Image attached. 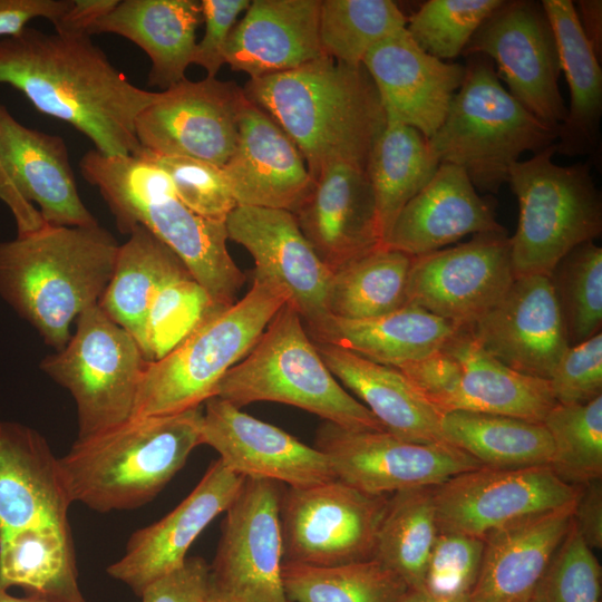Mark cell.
I'll return each mask as SVG.
<instances>
[{"instance_id":"obj_1","label":"cell","mask_w":602,"mask_h":602,"mask_svg":"<svg viewBox=\"0 0 602 602\" xmlns=\"http://www.w3.org/2000/svg\"><path fill=\"white\" fill-rule=\"evenodd\" d=\"M0 84L74 126L107 156L140 153L135 122L159 95L132 84L91 37L31 27L0 39Z\"/></svg>"},{"instance_id":"obj_2","label":"cell","mask_w":602,"mask_h":602,"mask_svg":"<svg viewBox=\"0 0 602 602\" xmlns=\"http://www.w3.org/2000/svg\"><path fill=\"white\" fill-rule=\"evenodd\" d=\"M243 90L294 142L313 181L333 163L366 167L387 122L366 68L328 56L250 79Z\"/></svg>"},{"instance_id":"obj_3","label":"cell","mask_w":602,"mask_h":602,"mask_svg":"<svg viewBox=\"0 0 602 602\" xmlns=\"http://www.w3.org/2000/svg\"><path fill=\"white\" fill-rule=\"evenodd\" d=\"M119 244L99 224L55 226L0 242V297L47 346L62 349L71 323L98 304Z\"/></svg>"},{"instance_id":"obj_4","label":"cell","mask_w":602,"mask_h":602,"mask_svg":"<svg viewBox=\"0 0 602 602\" xmlns=\"http://www.w3.org/2000/svg\"><path fill=\"white\" fill-rule=\"evenodd\" d=\"M79 168L98 188L122 232L144 226L181 259L216 307L235 302L245 278L227 251L225 223L184 205L164 169L142 152L107 156L95 148L81 157Z\"/></svg>"},{"instance_id":"obj_5","label":"cell","mask_w":602,"mask_h":602,"mask_svg":"<svg viewBox=\"0 0 602 602\" xmlns=\"http://www.w3.org/2000/svg\"><path fill=\"white\" fill-rule=\"evenodd\" d=\"M201 407L135 417L77 439L59 458L71 502L99 513L133 509L152 501L202 445Z\"/></svg>"},{"instance_id":"obj_6","label":"cell","mask_w":602,"mask_h":602,"mask_svg":"<svg viewBox=\"0 0 602 602\" xmlns=\"http://www.w3.org/2000/svg\"><path fill=\"white\" fill-rule=\"evenodd\" d=\"M466 58L463 82L428 144L440 164L459 166L476 190L495 194L520 156L553 145L557 130L507 91L489 58L479 54Z\"/></svg>"},{"instance_id":"obj_7","label":"cell","mask_w":602,"mask_h":602,"mask_svg":"<svg viewBox=\"0 0 602 602\" xmlns=\"http://www.w3.org/2000/svg\"><path fill=\"white\" fill-rule=\"evenodd\" d=\"M213 397L239 408L255 401L281 402L346 429L385 430L328 369L301 315L289 302L251 351L222 377Z\"/></svg>"},{"instance_id":"obj_8","label":"cell","mask_w":602,"mask_h":602,"mask_svg":"<svg viewBox=\"0 0 602 602\" xmlns=\"http://www.w3.org/2000/svg\"><path fill=\"white\" fill-rule=\"evenodd\" d=\"M252 276L242 299L211 313L172 351L146 363L132 418L183 412L213 397L222 377L251 351L289 302L281 287Z\"/></svg>"},{"instance_id":"obj_9","label":"cell","mask_w":602,"mask_h":602,"mask_svg":"<svg viewBox=\"0 0 602 602\" xmlns=\"http://www.w3.org/2000/svg\"><path fill=\"white\" fill-rule=\"evenodd\" d=\"M555 153L554 143L508 171L507 183L520 207L509 237L515 278L550 276L570 251L602 233L601 195L590 162L557 165Z\"/></svg>"},{"instance_id":"obj_10","label":"cell","mask_w":602,"mask_h":602,"mask_svg":"<svg viewBox=\"0 0 602 602\" xmlns=\"http://www.w3.org/2000/svg\"><path fill=\"white\" fill-rule=\"evenodd\" d=\"M147 362L133 336L95 304L79 314L75 333L40 369L72 396L77 439H85L133 417Z\"/></svg>"},{"instance_id":"obj_11","label":"cell","mask_w":602,"mask_h":602,"mask_svg":"<svg viewBox=\"0 0 602 602\" xmlns=\"http://www.w3.org/2000/svg\"><path fill=\"white\" fill-rule=\"evenodd\" d=\"M388 497L337 478L285 486L280 506L282 564L334 566L373 559Z\"/></svg>"},{"instance_id":"obj_12","label":"cell","mask_w":602,"mask_h":602,"mask_svg":"<svg viewBox=\"0 0 602 602\" xmlns=\"http://www.w3.org/2000/svg\"><path fill=\"white\" fill-rule=\"evenodd\" d=\"M484 55L508 93L559 130L567 107L559 89L561 65L553 29L538 1L504 0L479 26L463 56Z\"/></svg>"},{"instance_id":"obj_13","label":"cell","mask_w":602,"mask_h":602,"mask_svg":"<svg viewBox=\"0 0 602 602\" xmlns=\"http://www.w3.org/2000/svg\"><path fill=\"white\" fill-rule=\"evenodd\" d=\"M314 447L337 479L371 495L435 487L482 465L446 441L415 443L386 430H351L324 421Z\"/></svg>"},{"instance_id":"obj_14","label":"cell","mask_w":602,"mask_h":602,"mask_svg":"<svg viewBox=\"0 0 602 602\" xmlns=\"http://www.w3.org/2000/svg\"><path fill=\"white\" fill-rule=\"evenodd\" d=\"M285 485L245 477L226 508L210 565L211 586L244 602H288L282 584L280 506Z\"/></svg>"},{"instance_id":"obj_15","label":"cell","mask_w":602,"mask_h":602,"mask_svg":"<svg viewBox=\"0 0 602 602\" xmlns=\"http://www.w3.org/2000/svg\"><path fill=\"white\" fill-rule=\"evenodd\" d=\"M249 99L234 81L187 78L159 91L136 118L143 151L223 166L234 152L239 123Z\"/></svg>"},{"instance_id":"obj_16","label":"cell","mask_w":602,"mask_h":602,"mask_svg":"<svg viewBox=\"0 0 602 602\" xmlns=\"http://www.w3.org/2000/svg\"><path fill=\"white\" fill-rule=\"evenodd\" d=\"M439 533L484 540L515 520L572 506L581 486L562 480L550 467L480 466L434 487Z\"/></svg>"},{"instance_id":"obj_17","label":"cell","mask_w":602,"mask_h":602,"mask_svg":"<svg viewBox=\"0 0 602 602\" xmlns=\"http://www.w3.org/2000/svg\"><path fill=\"white\" fill-rule=\"evenodd\" d=\"M514 279L507 232L479 233L458 245L412 256L407 304L465 328L491 310Z\"/></svg>"},{"instance_id":"obj_18","label":"cell","mask_w":602,"mask_h":602,"mask_svg":"<svg viewBox=\"0 0 602 602\" xmlns=\"http://www.w3.org/2000/svg\"><path fill=\"white\" fill-rule=\"evenodd\" d=\"M227 237L249 251L252 275L281 287L307 330L329 315L332 272L319 259L290 211L237 205L225 221Z\"/></svg>"},{"instance_id":"obj_19","label":"cell","mask_w":602,"mask_h":602,"mask_svg":"<svg viewBox=\"0 0 602 602\" xmlns=\"http://www.w3.org/2000/svg\"><path fill=\"white\" fill-rule=\"evenodd\" d=\"M465 329L502 363L545 380L570 347L554 288L545 275L515 278L504 297Z\"/></svg>"},{"instance_id":"obj_20","label":"cell","mask_w":602,"mask_h":602,"mask_svg":"<svg viewBox=\"0 0 602 602\" xmlns=\"http://www.w3.org/2000/svg\"><path fill=\"white\" fill-rule=\"evenodd\" d=\"M204 406L202 445L215 449L233 473L291 487L336 479L327 457L314 446L219 397L208 398Z\"/></svg>"},{"instance_id":"obj_21","label":"cell","mask_w":602,"mask_h":602,"mask_svg":"<svg viewBox=\"0 0 602 602\" xmlns=\"http://www.w3.org/2000/svg\"><path fill=\"white\" fill-rule=\"evenodd\" d=\"M244 478L220 459L213 462L173 511L130 536L124 555L108 566L107 573L139 596L149 583L184 563L190 546L226 511Z\"/></svg>"},{"instance_id":"obj_22","label":"cell","mask_w":602,"mask_h":602,"mask_svg":"<svg viewBox=\"0 0 602 602\" xmlns=\"http://www.w3.org/2000/svg\"><path fill=\"white\" fill-rule=\"evenodd\" d=\"M293 214L332 273L382 246L373 191L361 165L340 162L322 169Z\"/></svg>"},{"instance_id":"obj_23","label":"cell","mask_w":602,"mask_h":602,"mask_svg":"<svg viewBox=\"0 0 602 602\" xmlns=\"http://www.w3.org/2000/svg\"><path fill=\"white\" fill-rule=\"evenodd\" d=\"M378 91L386 119L429 139L443 124L460 87L465 66L420 49L405 29L371 48L362 60Z\"/></svg>"},{"instance_id":"obj_24","label":"cell","mask_w":602,"mask_h":602,"mask_svg":"<svg viewBox=\"0 0 602 602\" xmlns=\"http://www.w3.org/2000/svg\"><path fill=\"white\" fill-rule=\"evenodd\" d=\"M237 205L295 212L314 181L289 135L249 100L234 152L222 166Z\"/></svg>"},{"instance_id":"obj_25","label":"cell","mask_w":602,"mask_h":602,"mask_svg":"<svg viewBox=\"0 0 602 602\" xmlns=\"http://www.w3.org/2000/svg\"><path fill=\"white\" fill-rule=\"evenodd\" d=\"M493 201L477 193L463 168L441 163L400 211L382 246L418 256L469 234L506 232Z\"/></svg>"},{"instance_id":"obj_26","label":"cell","mask_w":602,"mask_h":602,"mask_svg":"<svg viewBox=\"0 0 602 602\" xmlns=\"http://www.w3.org/2000/svg\"><path fill=\"white\" fill-rule=\"evenodd\" d=\"M72 504L59 458L26 425L0 419V538L46 525H69Z\"/></svg>"},{"instance_id":"obj_27","label":"cell","mask_w":602,"mask_h":602,"mask_svg":"<svg viewBox=\"0 0 602 602\" xmlns=\"http://www.w3.org/2000/svg\"><path fill=\"white\" fill-rule=\"evenodd\" d=\"M0 158L21 195L39 206L47 224H98L79 195L65 140L25 126L2 104Z\"/></svg>"},{"instance_id":"obj_28","label":"cell","mask_w":602,"mask_h":602,"mask_svg":"<svg viewBox=\"0 0 602 602\" xmlns=\"http://www.w3.org/2000/svg\"><path fill=\"white\" fill-rule=\"evenodd\" d=\"M574 505L528 515L484 537L474 602H530L566 535Z\"/></svg>"},{"instance_id":"obj_29","label":"cell","mask_w":602,"mask_h":602,"mask_svg":"<svg viewBox=\"0 0 602 602\" xmlns=\"http://www.w3.org/2000/svg\"><path fill=\"white\" fill-rule=\"evenodd\" d=\"M321 0H253L227 40L225 64L250 79L295 69L326 56Z\"/></svg>"},{"instance_id":"obj_30","label":"cell","mask_w":602,"mask_h":602,"mask_svg":"<svg viewBox=\"0 0 602 602\" xmlns=\"http://www.w3.org/2000/svg\"><path fill=\"white\" fill-rule=\"evenodd\" d=\"M458 362L455 387L437 405L443 415L465 410L542 423L557 404L545 379L513 370L487 353L465 329L444 346Z\"/></svg>"},{"instance_id":"obj_31","label":"cell","mask_w":602,"mask_h":602,"mask_svg":"<svg viewBox=\"0 0 602 602\" xmlns=\"http://www.w3.org/2000/svg\"><path fill=\"white\" fill-rule=\"evenodd\" d=\"M314 344L336 379L369 409L386 431L415 443L445 441L440 428L443 415L397 368L337 346Z\"/></svg>"},{"instance_id":"obj_32","label":"cell","mask_w":602,"mask_h":602,"mask_svg":"<svg viewBox=\"0 0 602 602\" xmlns=\"http://www.w3.org/2000/svg\"><path fill=\"white\" fill-rule=\"evenodd\" d=\"M201 18L196 0H119L90 36L115 33L134 42L152 61L148 84L165 90L186 79Z\"/></svg>"},{"instance_id":"obj_33","label":"cell","mask_w":602,"mask_h":602,"mask_svg":"<svg viewBox=\"0 0 602 602\" xmlns=\"http://www.w3.org/2000/svg\"><path fill=\"white\" fill-rule=\"evenodd\" d=\"M459 330L455 323L406 304L369 319L329 315L307 330L312 341L337 346L373 362L398 368L441 349Z\"/></svg>"},{"instance_id":"obj_34","label":"cell","mask_w":602,"mask_h":602,"mask_svg":"<svg viewBox=\"0 0 602 602\" xmlns=\"http://www.w3.org/2000/svg\"><path fill=\"white\" fill-rule=\"evenodd\" d=\"M553 29L570 107L560 125L555 149L566 156L590 154L598 145L602 116V69L583 33L571 0L541 1Z\"/></svg>"},{"instance_id":"obj_35","label":"cell","mask_w":602,"mask_h":602,"mask_svg":"<svg viewBox=\"0 0 602 602\" xmlns=\"http://www.w3.org/2000/svg\"><path fill=\"white\" fill-rule=\"evenodd\" d=\"M127 234L129 237L119 245L113 274L98 307L129 332L143 351L146 318L154 297L166 282L188 270L144 226L136 225Z\"/></svg>"},{"instance_id":"obj_36","label":"cell","mask_w":602,"mask_h":602,"mask_svg":"<svg viewBox=\"0 0 602 602\" xmlns=\"http://www.w3.org/2000/svg\"><path fill=\"white\" fill-rule=\"evenodd\" d=\"M0 586H20L49 602H87L69 525L30 527L0 538Z\"/></svg>"},{"instance_id":"obj_37","label":"cell","mask_w":602,"mask_h":602,"mask_svg":"<svg viewBox=\"0 0 602 602\" xmlns=\"http://www.w3.org/2000/svg\"><path fill=\"white\" fill-rule=\"evenodd\" d=\"M439 164L420 132L387 119L366 165L382 245L400 211L431 179Z\"/></svg>"},{"instance_id":"obj_38","label":"cell","mask_w":602,"mask_h":602,"mask_svg":"<svg viewBox=\"0 0 602 602\" xmlns=\"http://www.w3.org/2000/svg\"><path fill=\"white\" fill-rule=\"evenodd\" d=\"M443 438L491 468L550 465L553 444L542 423L454 410L443 414Z\"/></svg>"},{"instance_id":"obj_39","label":"cell","mask_w":602,"mask_h":602,"mask_svg":"<svg viewBox=\"0 0 602 602\" xmlns=\"http://www.w3.org/2000/svg\"><path fill=\"white\" fill-rule=\"evenodd\" d=\"M433 489L417 487L391 494L377 533L373 559L397 573L410 589L424 588L439 534Z\"/></svg>"},{"instance_id":"obj_40","label":"cell","mask_w":602,"mask_h":602,"mask_svg":"<svg viewBox=\"0 0 602 602\" xmlns=\"http://www.w3.org/2000/svg\"><path fill=\"white\" fill-rule=\"evenodd\" d=\"M412 256L380 246L332 273L328 309L344 319H369L407 304Z\"/></svg>"},{"instance_id":"obj_41","label":"cell","mask_w":602,"mask_h":602,"mask_svg":"<svg viewBox=\"0 0 602 602\" xmlns=\"http://www.w3.org/2000/svg\"><path fill=\"white\" fill-rule=\"evenodd\" d=\"M281 577L288 602H396L408 589L376 559L334 566L282 564Z\"/></svg>"},{"instance_id":"obj_42","label":"cell","mask_w":602,"mask_h":602,"mask_svg":"<svg viewBox=\"0 0 602 602\" xmlns=\"http://www.w3.org/2000/svg\"><path fill=\"white\" fill-rule=\"evenodd\" d=\"M407 17L391 0H321L319 37L326 56L360 66L368 51L406 29Z\"/></svg>"},{"instance_id":"obj_43","label":"cell","mask_w":602,"mask_h":602,"mask_svg":"<svg viewBox=\"0 0 602 602\" xmlns=\"http://www.w3.org/2000/svg\"><path fill=\"white\" fill-rule=\"evenodd\" d=\"M552 470L565 483L583 486L602 479V396L577 405L556 404L545 417Z\"/></svg>"},{"instance_id":"obj_44","label":"cell","mask_w":602,"mask_h":602,"mask_svg":"<svg viewBox=\"0 0 602 602\" xmlns=\"http://www.w3.org/2000/svg\"><path fill=\"white\" fill-rule=\"evenodd\" d=\"M564 319L569 344L601 332L602 249L594 241L570 251L550 274Z\"/></svg>"},{"instance_id":"obj_45","label":"cell","mask_w":602,"mask_h":602,"mask_svg":"<svg viewBox=\"0 0 602 602\" xmlns=\"http://www.w3.org/2000/svg\"><path fill=\"white\" fill-rule=\"evenodd\" d=\"M220 309L190 272L166 282L148 309L143 348L146 360L163 358Z\"/></svg>"},{"instance_id":"obj_46","label":"cell","mask_w":602,"mask_h":602,"mask_svg":"<svg viewBox=\"0 0 602 602\" xmlns=\"http://www.w3.org/2000/svg\"><path fill=\"white\" fill-rule=\"evenodd\" d=\"M504 0H429L407 17L415 43L445 61L463 54L472 36Z\"/></svg>"},{"instance_id":"obj_47","label":"cell","mask_w":602,"mask_h":602,"mask_svg":"<svg viewBox=\"0 0 602 602\" xmlns=\"http://www.w3.org/2000/svg\"><path fill=\"white\" fill-rule=\"evenodd\" d=\"M530 602H601V566L573 520Z\"/></svg>"},{"instance_id":"obj_48","label":"cell","mask_w":602,"mask_h":602,"mask_svg":"<svg viewBox=\"0 0 602 602\" xmlns=\"http://www.w3.org/2000/svg\"><path fill=\"white\" fill-rule=\"evenodd\" d=\"M140 152L167 173L177 197L200 216L225 223L237 206L221 166L190 157Z\"/></svg>"},{"instance_id":"obj_49","label":"cell","mask_w":602,"mask_h":602,"mask_svg":"<svg viewBox=\"0 0 602 602\" xmlns=\"http://www.w3.org/2000/svg\"><path fill=\"white\" fill-rule=\"evenodd\" d=\"M484 541L439 533L433 547L424 588L445 595L469 594L479 573Z\"/></svg>"},{"instance_id":"obj_50","label":"cell","mask_w":602,"mask_h":602,"mask_svg":"<svg viewBox=\"0 0 602 602\" xmlns=\"http://www.w3.org/2000/svg\"><path fill=\"white\" fill-rule=\"evenodd\" d=\"M557 404H585L602 396V333L570 346L547 380Z\"/></svg>"},{"instance_id":"obj_51","label":"cell","mask_w":602,"mask_h":602,"mask_svg":"<svg viewBox=\"0 0 602 602\" xmlns=\"http://www.w3.org/2000/svg\"><path fill=\"white\" fill-rule=\"evenodd\" d=\"M249 0H202L204 36L196 43L193 64L206 71V77L215 78L225 64V48L240 13L245 11Z\"/></svg>"},{"instance_id":"obj_52","label":"cell","mask_w":602,"mask_h":602,"mask_svg":"<svg viewBox=\"0 0 602 602\" xmlns=\"http://www.w3.org/2000/svg\"><path fill=\"white\" fill-rule=\"evenodd\" d=\"M210 564L200 556L149 583L140 593L143 602H208Z\"/></svg>"},{"instance_id":"obj_53","label":"cell","mask_w":602,"mask_h":602,"mask_svg":"<svg viewBox=\"0 0 602 602\" xmlns=\"http://www.w3.org/2000/svg\"><path fill=\"white\" fill-rule=\"evenodd\" d=\"M72 0H0V39L22 32L31 20L52 25L70 8Z\"/></svg>"},{"instance_id":"obj_54","label":"cell","mask_w":602,"mask_h":602,"mask_svg":"<svg viewBox=\"0 0 602 602\" xmlns=\"http://www.w3.org/2000/svg\"><path fill=\"white\" fill-rule=\"evenodd\" d=\"M573 523L591 550L602 548V479L581 486Z\"/></svg>"},{"instance_id":"obj_55","label":"cell","mask_w":602,"mask_h":602,"mask_svg":"<svg viewBox=\"0 0 602 602\" xmlns=\"http://www.w3.org/2000/svg\"><path fill=\"white\" fill-rule=\"evenodd\" d=\"M119 0H72L70 8L54 23L55 32L90 36L94 25L109 13Z\"/></svg>"},{"instance_id":"obj_56","label":"cell","mask_w":602,"mask_h":602,"mask_svg":"<svg viewBox=\"0 0 602 602\" xmlns=\"http://www.w3.org/2000/svg\"><path fill=\"white\" fill-rule=\"evenodd\" d=\"M0 201L11 212L17 235H26L47 225L38 208L19 192L0 158Z\"/></svg>"},{"instance_id":"obj_57","label":"cell","mask_w":602,"mask_h":602,"mask_svg":"<svg viewBox=\"0 0 602 602\" xmlns=\"http://www.w3.org/2000/svg\"><path fill=\"white\" fill-rule=\"evenodd\" d=\"M575 10L584 36L586 37L598 59L601 60L602 1L581 0L577 1V8L575 7Z\"/></svg>"},{"instance_id":"obj_58","label":"cell","mask_w":602,"mask_h":602,"mask_svg":"<svg viewBox=\"0 0 602 602\" xmlns=\"http://www.w3.org/2000/svg\"><path fill=\"white\" fill-rule=\"evenodd\" d=\"M396 602H474L469 594L445 595L433 593L425 588H408Z\"/></svg>"},{"instance_id":"obj_59","label":"cell","mask_w":602,"mask_h":602,"mask_svg":"<svg viewBox=\"0 0 602 602\" xmlns=\"http://www.w3.org/2000/svg\"><path fill=\"white\" fill-rule=\"evenodd\" d=\"M0 602H49L37 594L27 593L26 596H14L7 589L0 586Z\"/></svg>"},{"instance_id":"obj_60","label":"cell","mask_w":602,"mask_h":602,"mask_svg":"<svg viewBox=\"0 0 602 602\" xmlns=\"http://www.w3.org/2000/svg\"><path fill=\"white\" fill-rule=\"evenodd\" d=\"M208 602H244V601L236 599L234 596H231L229 594H224L219 591H215L211 586V594H210Z\"/></svg>"}]
</instances>
